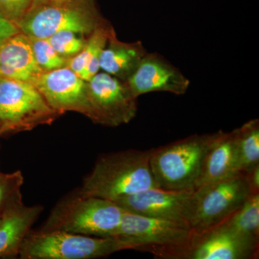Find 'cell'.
Instances as JSON below:
<instances>
[{"label":"cell","mask_w":259,"mask_h":259,"mask_svg":"<svg viewBox=\"0 0 259 259\" xmlns=\"http://www.w3.org/2000/svg\"><path fill=\"white\" fill-rule=\"evenodd\" d=\"M151 153V149L127 150L103 156L84 179L78 194L114 202L158 187L150 165Z\"/></svg>","instance_id":"1"},{"label":"cell","mask_w":259,"mask_h":259,"mask_svg":"<svg viewBox=\"0 0 259 259\" xmlns=\"http://www.w3.org/2000/svg\"><path fill=\"white\" fill-rule=\"evenodd\" d=\"M222 131L193 135L151 149L150 165L158 187L174 191H195L209 148Z\"/></svg>","instance_id":"2"},{"label":"cell","mask_w":259,"mask_h":259,"mask_svg":"<svg viewBox=\"0 0 259 259\" xmlns=\"http://www.w3.org/2000/svg\"><path fill=\"white\" fill-rule=\"evenodd\" d=\"M194 235L190 226L125 211L115 237L156 258L188 259Z\"/></svg>","instance_id":"3"},{"label":"cell","mask_w":259,"mask_h":259,"mask_svg":"<svg viewBox=\"0 0 259 259\" xmlns=\"http://www.w3.org/2000/svg\"><path fill=\"white\" fill-rule=\"evenodd\" d=\"M125 212L113 201L77 194L58 204L40 230L115 237Z\"/></svg>","instance_id":"4"},{"label":"cell","mask_w":259,"mask_h":259,"mask_svg":"<svg viewBox=\"0 0 259 259\" xmlns=\"http://www.w3.org/2000/svg\"><path fill=\"white\" fill-rule=\"evenodd\" d=\"M125 250H131V245L117 237L40 230L27 235L19 256L23 259H90Z\"/></svg>","instance_id":"5"},{"label":"cell","mask_w":259,"mask_h":259,"mask_svg":"<svg viewBox=\"0 0 259 259\" xmlns=\"http://www.w3.org/2000/svg\"><path fill=\"white\" fill-rule=\"evenodd\" d=\"M107 25L88 1L71 0L31 8L18 27L28 36L47 39L61 31L90 36L97 28Z\"/></svg>","instance_id":"6"},{"label":"cell","mask_w":259,"mask_h":259,"mask_svg":"<svg viewBox=\"0 0 259 259\" xmlns=\"http://www.w3.org/2000/svg\"><path fill=\"white\" fill-rule=\"evenodd\" d=\"M59 115L32 83L0 76V122L5 134L31 131Z\"/></svg>","instance_id":"7"},{"label":"cell","mask_w":259,"mask_h":259,"mask_svg":"<svg viewBox=\"0 0 259 259\" xmlns=\"http://www.w3.org/2000/svg\"><path fill=\"white\" fill-rule=\"evenodd\" d=\"M197 204L191 228L203 233L231 217L252 194L244 172H239L195 190Z\"/></svg>","instance_id":"8"},{"label":"cell","mask_w":259,"mask_h":259,"mask_svg":"<svg viewBox=\"0 0 259 259\" xmlns=\"http://www.w3.org/2000/svg\"><path fill=\"white\" fill-rule=\"evenodd\" d=\"M93 121L100 125L117 127L127 124L137 113V99L125 81L105 72H98L88 81Z\"/></svg>","instance_id":"9"},{"label":"cell","mask_w":259,"mask_h":259,"mask_svg":"<svg viewBox=\"0 0 259 259\" xmlns=\"http://www.w3.org/2000/svg\"><path fill=\"white\" fill-rule=\"evenodd\" d=\"M127 212L190 226L197 204L195 191L156 187L114 201Z\"/></svg>","instance_id":"10"},{"label":"cell","mask_w":259,"mask_h":259,"mask_svg":"<svg viewBox=\"0 0 259 259\" xmlns=\"http://www.w3.org/2000/svg\"><path fill=\"white\" fill-rule=\"evenodd\" d=\"M32 83L49 106L59 115L66 112H76L93 120L88 81L68 66L44 71Z\"/></svg>","instance_id":"11"},{"label":"cell","mask_w":259,"mask_h":259,"mask_svg":"<svg viewBox=\"0 0 259 259\" xmlns=\"http://www.w3.org/2000/svg\"><path fill=\"white\" fill-rule=\"evenodd\" d=\"M259 239L237 231L225 221L194 235L188 259H250L258 255Z\"/></svg>","instance_id":"12"},{"label":"cell","mask_w":259,"mask_h":259,"mask_svg":"<svg viewBox=\"0 0 259 259\" xmlns=\"http://www.w3.org/2000/svg\"><path fill=\"white\" fill-rule=\"evenodd\" d=\"M125 82L136 98L155 92L185 95L190 85V80L178 68L156 53H147Z\"/></svg>","instance_id":"13"},{"label":"cell","mask_w":259,"mask_h":259,"mask_svg":"<svg viewBox=\"0 0 259 259\" xmlns=\"http://www.w3.org/2000/svg\"><path fill=\"white\" fill-rule=\"evenodd\" d=\"M42 72L28 35L20 32L0 44L1 77L32 83Z\"/></svg>","instance_id":"14"},{"label":"cell","mask_w":259,"mask_h":259,"mask_svg":"<svg viewBox=\"0 0 259 259\" xmlns=\"http://www.w3.org/2000/svg\"><path fill=\"white\" fill-rule=\"evenodd\" d=\"M42 211V206H26L22 200L5 211L0 219V258L19 255L25 237Z\"/></svg>","instance_id":"15"},{"label":"cell","mask_w":259,"mask_h":259,"mask_svg":"<svg viewBox=\"0 0 259 259\" xmlns=\"http://www.w3.org/2000/svg\"><path fill=\"white\" fill-rule=\"evenodd\" d=\"M148 51L143 42L119 40L112 30L100 57V69L122 81L134 74Z\"/></svg>","instance_id":"16"},{"label":"cell","mask_w":259,"mask_h":259,"mask_svg":"<svg viewBox=\"0 0 259 259\" xmlns=\"http://www.w3.org/2000/svg\"><path fill=\"white\" fill-rule=\"evenodd\" d=\"M239 172L236 130L222 131L207 153L197 190Z\"/></svg>","instance_id":"17"},{"label":"cell","mask_w":259,"mask_h":259,"mask_svg":"<svg viewBox=\"0 0 259 259\" xmlns=\"http://www.w3.org/2000/svg\"><path fill=\"white\" fill-rule=\"evenodd\" d=\"M113 28L100 27L89 36L84 48L68 60L66 66L84 81H88L100 70V57Z\"/></svg>","instance_id":"18"},{"label":"cell","mask_w":259,"mask_h":259,"mask_svg":"<svg viewBox=\"0 0 259 259\" xmlns=\"http://www.w3.org/2000/svg\"><path fill=\"white\" fill-rule=\"evenodd\" d=\"M235 130L238 169L245 172L259 164V121L253 119Z\"/></svg>","instance_id":"19"},{"label":"cell","mask_w":259,"mask_h":259,"mask_svg":"<svg viewBox=\"0 0 259 259\" xmlns=\"http://www.w3.org/2000/svg\"><path fill=\"white\" fill-rule=\"evenodd\" d=\"M225 222L245 236L259 239V193L252 194Z\"/></svg>","instance_id":"20"},{"label":"cell","mask_w":259,"mask_h":259,"mask_svg":"<svg viewBox=\"0 0 259 259\" xmlns=\"http://www.w3.org/2000/svg\"><path fill=\"white\" fill-rule=\"evenodd\" d=\"M30 38L35 60L42 71H51L66 66L68 60L56 53L48 39L32 37H30Z\"/></svg>","instance_id":"21"},{"label":"cell","mask_w":259,"mask_h":259,"mask_svg":"<svg viewBox=\"0 0 259 259\" xmlns=\"http://www.w3.org/2000/svg\"><path fill=\"white\" fill-rule=\"evenodd\" d=\"M47 39L56 53L66 60L79 54L88 41L84 35L71 31L56 32Z\"/></svg>","instance_id":"22"},{"label":"cell","mask_w":259,"mask_h":259,"mask_svg":"<svg viewBox=\"0 0 259 259\" xmlns=\"http://www.w3.org/2000/svg\"><path fill=\"white\" fill-rule=\"evenodd\" d=\"M23 181L20 171L5 174L0 180V216L12 205L22 200L20 190Z\"/></svg>","instance_id":"23"},{"label":"cell","mask_w":259,"mask_h":259,"mask_svg":"<svg viewBox=\"0 0 259 259\" xmlns=\"http://www.w3.org/2000/svg\"><path fill=\"white\" fill-rule=\"evenodd\" d=\"M32 0H0V14L18 25L32 8Z\"/></svg>","instance_id":"24"},{"label":"cell","mask_w":259,"mask_h":259,"mask_svg":"<svg viewBox=\"0 0 259 259\" xmlns=\"http://www.w3.org/2000/svg\"><path fill=\"white\" fill-rule=\"evenodd\" d=\"M20 32V29L17 25L0 14V44Z\"/></svg>","instance_id":"25"},{"label":"cell","mask_w":259,"mask_h":259,"mask_svg":"<svg viewBox=\"0 0 259 259\" xmlns=\"http://www.w3.org/2000/svg\"><path fill=\"white\" fill-rule=\"evenodd\" d=\"M253 193H259V164L244 172Z\"/></svg>","instance_id":"26"},{"label":"cell","mask_w":259,"mask_h":259,"mask_svg":"<svg viewBox=\"0 0 259 259\" xmlns=\"http://www.w3.org/2000/svg\"><path fill=\"white\" fill-rule=\"evenodd\" d=\"M51 0H32V8H35V7L40 6V5L47 4L50 3Z\"/></svg>","instance_id":"27"},{"label":"cell","mask_w":259,"mask_h":259,"mask_svg":"<svg viewBox=\"0 0 259 259\" xmlns=\"http://www.w3.org/2000/svg\"><path fill=\"white\" fill-rule=\"evenodd\" d=\"M71 1V0H51L50 3H62V2Z\"/></svg>","instance_id":"28"},{"label":"cell","mask_w":259,"mask_h":259,"mask_svg":"<svg viewBox=\"0 0 259 259\" xmlns=\"http://www.w3.org/2000/svg\"><path fill=\"white\" fill-rule=\"evenodd\" d=\"M4 131H3V125H2L1 122H0V136H2V135L4 134Z\"/></svg>","instance_id":"29"},{"label":"cell","mask_w":259,"mask_h":259,"mask_svg":"<svg viewBox=\"0 0 259 259\" xmlns=\"http://www.w3.org/2000/svg\"><path fill=\"white\" fill-rule=\"evenodd\" d=\"M5 176V174L2 173V172H0V180H1V179H3V177H4Z\"/></svg>","instance_id":"30"},{"label":"cell","mask_w":259,"mask_h":259,"mask_svg":"<svg viewBox=\"0 0 259 259\" xmlns=\"http://www.w3.org/2000/svg\"><path fill=\"white\" fill-rule=\"evenodd\" d=\"M0 219H1V216H0Z\"/></svg>","instance_id":"31"}]
</instances>
